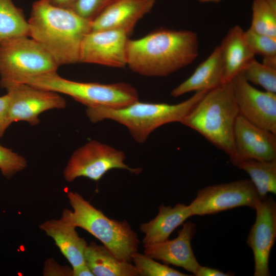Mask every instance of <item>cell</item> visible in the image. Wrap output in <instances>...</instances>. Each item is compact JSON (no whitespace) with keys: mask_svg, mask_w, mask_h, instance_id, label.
<instances>
[{"mask_svg":"<svg viewBox=\"0 0 276 276\" xmlns=\"http://www.w3.org/2000/svg\"><path fill=\"white\" fill-rule=\"evenodd\" d=\"M125 158L122 151L93 140L73 153L64 169L63 176L68 182L79 177L98 181L113 169H126L135 174L141 172V168H130L125 164Z\"/></svg>","mask_w":276,"mask_h":276,"instance_id":"ba28073f","label":"cell"},{"mask_svg":"<svg viewBox=\"0 0 276 276\" xmlns=\"http://www.w3.org/2000/svg\"><path fill=\"white\" fill-rule=\"evenodd\" d=\"M29 36L0 43V82H20L25 78L57 71L51 56Z\"/></svg>","mask_w":276,"mask_h":276,"instance_id":"52a82bcc","label":"cell"},{"mask_svg":"<svg viewBox=\"0 0 276 276\" xmlns=\"http://www.w3.org/2000/svg\"><path fill=\"white\" fill-rule=\"evenodd\" d=\"M29 36L28 20L13 0H0V43L18 36Z\"/></svg>","mask_w":276,"mask_h":276,"instance_id":"603a6c76","label":"cell"},{"mask_svg":"<svg viewBox=\"0 0 276 276\" xmlns=\"http://www.w3.org/2000/svg\"><path fill=\"white\" fill-rule=\"evenodd\" d=\"M244 36L255 55L263 57L276 56V37L257 33L250 28L244 31Z\"/></svg>","mask_w":276,"mask_h":276,"instance_id":"4316f807","label":"cell"},{"mask_svg":"<svg viewBox=\"0 0 276 276\" xmlns=\"http://www.w3.org/2000/svg\"><path fill=\"white\" fill-rule=\"evenodd\" d=\"M27 167L25 157L0 144V171L3 176L10 178Z\"/></svg>","mask_w":276,"mask_h":276,"instance_id":"83f0119b","label":"cell"},{"mask_svg":"<svg viewBox=\"0 0 276 276\" xmlns=\"http://www.w3.org/2000/svg\"><path fill=\"white\" fill-rule=\"evenodd\" d=\"M192 222L183 223L178 236L172 240L144 245V254L167 264L180 267L194 275L200 266L193 251L191 242L196 229Z\"/></svg>","mask_w":276,"mask_h":276,"instance_id":"9a60e30c","label":"cell"},{"mask_svg":"<svg viewBox=\"0 0 276 276\" xmlns=\"http://www.w3.org/2000/svg\"><path fill=\"white\" fill-rule=\"evenodd\" d=\"M50 4L59 7L71 9L78 0H45Z\"/></svg>","mask_w":276,"mask_h":276,"instance_id":"d6a6232c","label":"cell"},{"mask_svg":"<svg viewBox=\"0 0 276 276\" xmlns=\"http://www.w3.org/2000/svg\"><path fill=\"white\" fill-rule=\"evenodd\" d=\"M20 83L68 95L87 107L121 108L139 100L137 91L129 84L74 81L61 77L56 71L30 77Z\"/></svg>","mask_w":276,"mask_h":276,"instance_id":"8992f818","label":"cell"},{"mask_svg":"<svg viewBox=\"0 0 276 276\" xmlns=\"http://www.w3.org/2000/svg\"><path fill=\"white\" fill-rule=\"evenodd\" d=\"M85 263L94 276H137L131 262L117 259L104 245L92 242L86 247Z\"/></svg>","mask_w":276,"mask_h":276,"instance_id":"44dd1931","label":"cell"},{"mask_svg":"<svg viewBox=\"0 0 276 276\" xmlns=\"http://www.w3.org/2000/svg\"><path fill=\"white\" fill-rule=\"evenodd\" d=\"M255 209L256 218L247 239L255 260V276H268L269 259L276 238V203L267 195L261 198Z\"/></svg>","mask_w":276,"mask_h":276,"instance_id":"7c38bea8","label":"cell"},{"mask_svg":"<svg viewBox=\"0 0 276 276\" xmlns=\"http://www.w3.org/2000/svg\"><path fill=\"white\" fill-rule=\"evenodd\" d=\"M196 33L162 28L127 44V65L133 72L166 77L192 63L199 55Z\"/></svg>","mask_w":276,"mask_h":276,"instance_id":"6da1fadb","label":"cell"},{"mask_svg":"<svg viewBox=\"0 0 276 276\" xmlns=\"http://www.w3.org/2000/svg\"><path fill=\"white\" fill-rule=\"evenodd\" d=\"M189 205L177 203L174 207L162 204L157 215L148 222L140 225V229L144 234V245L165 241L180 225L192 216Z\"/></svg>","mask_w":276,"mask_h":276,"instance_id":"d6986e66","label":"cell"},{"mask_svg":"<svg viewBox=\"0 0 276 276\" xmlns=\"http://www.w3.org/2000/svg\"><path fill=\"white\" fill-rule=\"evenodd\" d=\"M155 3V0H116L91 21L92 30H119L129 34Z\"/></svg>","mask_w":276,"mask_h":276,"instance_id":"2e32d148","label":"cell"},{"mask_svg":"<svg viewBox=\"0 0 276 276\" xmlns=\"http://www.w3.org/2000/svg\"><path fill=\"white\" fill-rule=\"evenodd\" d=\"M230 83L239 114L252 124L276 134V94L256 88L241 73Z\"/></svg>","mask_w":276,"mask_h":276,"instance_id":"8fae6325","label":"cell"},{"mask_svg":"<svg viewBox=\"0 0 276 276\" xmlns=\"http://www.w3.org/2000/svg\"><path fill=\"white\" fill-rule=\"evenodd\" d=\"M9 97L11 123L26 121L32 126L40 122L42 112L53 109H64L65 100L57 93L39 88L27 83L0 82Z\"/></svg>","mask_w":276,"mask_h":276,"instance_id":"30bf717a","label":"cell"},{"mask_svg":"<svg viewBox=\"0 0 276 276\" xmlns=\"http://www.w3.org/2000/svg\"><path fill=\"white\" fill-rule=\"evenodd\" d=\"M250 28L257 33L276 37V6L266 0H253Z\"/></svg>","mask_w":276,"mask_h":276,"instance_id":"cb8c5ba5","label":"cell"},{"mask_svg":"<svg viewBox=\"0 0 276 276\" xmlns=\"http://www.w3.org/2000/svg\"><path fill=\"white\" fill-rule=\"evenodd\" d=\"M262 63L269 67L276 68V56L263 57Z\"/></svg>","mask_w":276,"mask_h":276,"instance_id":"836d02e7","label":"cell"},{"mask_svg":"<svg viewBox=\"0 0 276 276\" xmlns=\"http://www.w3.org/2000/svg\"><path fill=\"white\" fill-rule=\"evenodd\" d=\"M67 197L73 211L64 209L62 216L98 239L117 259L132 262L140 241L128 222L108 218L77 192H69Z\"/></svg>","mask_w":276,"mask_h":276,"instance_id":"5b68a950","label":"cell"},{"mask_svg":"<svg viewBox=\"0 0 276 276\" xmlns=\"http://www.w3.org/2000/svg\"><path fill=\"white\" fill-rule=\"evenodd\" d=\"M39 227L54 240L72 268L85 263L84 251L87 245L86 242L78 235L76 227L63 216L59 219L47 220Z\"/></svg>","mask_w":276,"mask_h":276,"instance_id":"e0dca14e","label":"cell"},{"mask_svg":"<svg viewBox=\"0 0 276 276\" xmlns=\"http://www.w3.org/2000/svg\"><path fill=\"white\" fill-rule=\"evenodd\" d=\"M230 82L208 90L181 121L233 159L234 129L239 116Z\"/></svg>","mask_w":276,"mask_h":276,"instance_id":"3957f363","label":"cell"},{"mask_svg":"<svg viewBox=\"0 0 276 276\" xmlns=\"http://www.w3.org/2000/svg\"><path fill=\"white\" fill-rule=\"evenodd\" d=\"M241 73L249 83L260 86L266 91L276 94V68L260 63L254 58L246 65Z\"/></svg>","mask_w":276,"mask_h":276,"instance_id":"d4e9b609","label":"cell"},{"mask_svg":"<svg viewBox=\"0 0 276 276\" xmlns=\"http://www.w3.org/2000/svg\"><path fill=\"white\" fill-rule=\"evenodd\" d=\"M11 123L9 110V97L6 94L0 97V139Z\"/></svg>","mask_w":276,"mask_h":276,"instance_id":"f546056e","label":"cell"},{"mask_svg":"<svg viewBox=\"0 0 276 276\" xmlns=\"http://www.w3.org/2000/svg\"><path fill=\"white\" fill-rule=\"evenodd\" d=\"M233 165L250 176L261 198L269 193L276 194V159L270 160L246 159Z\"/></svg>","mask_w":276,"mask_h":276,"instance_id":"7402d4cb","label":"cell"},{"mask_svg":"<svg viewBox=\"0 0 276 276\" xmlns=\"http://www.w3.org/2000/svg\"><path fill=\"white\" fill-rule=\"evenodd\" d=\"M116 0H78L71 8L83 18L92 21Z\"/></svg>","mask_w":276,"mask_h":276,"instance_id":"f1b7e54d","label":"cell"},{"mask_svg":"<svg viewBox=\"0 0 276 276\" xmlns=\"http://www.w3.org/2000/svg\"><path fill=\"white\" fill-rule=\"evenodd\" d=\"M261 198L250 179H240L200 189L189 206L193 216H202L242 206L255 209Z\"/></svg>","mask_w":276,"mask_h":276,"instance_id":"9c48e42d","label":"cell"},{"mask_svg":"<svg viewBox=\"0 0 276 276\" xmlns=\"http://www.w3.org/2000/svg\"><path fill=\"white\" fill-rule=\"evenodd\" d=\"M223 67L219 46L196 68L192 75L171 92L177 97L191 91L210 90L223 83Z\"/></svg>","mask_w":276,"mask_h":276,"instance_id":"ffe728a7","label":"cell"},{"mask_svg":"<svg viewBox=\"0 0 276 276\" xmlns=\"http://www.w3.org/2000/svg\"><path fill=\"white\" fill-rule=\"evenodd\" d=\"M200 3H206V2H215V3H218L221 0H197Z\"/></svg>","mask_w":276,"mask_h":276,"instance_id":"e575fe53","label":"cell"},{"mask_svg":"<svg viewBox=\"0 0 276 276\" xmlns=\"http://www.w3.org/2000/svg\"><path fill=\"white\" fill-rule=\"evenodd\" d=\"M234 164L246 159H276V134L260 128L239 115L235 126Z\"/></svg>","mask_w":276,"mask_h":276,"instance_id":"5bb4252c","label":"cell"},{"mask_svg":"<svg viewBox=\"0 0 276 276\" xmlns=\"http://www.w3.org/2000/svg\"><path fill=\"white\" fill-rule=\"evenodd\" d=\"M128 35L119 30H91L82 42L79 62L125 66Z\"/></svg>","mask_w":276,"mask_h":276,"instance_id":"4fadbf2b","label":"cell"},{"mask_svg":"<svg viewBox=\"0 0 276 276\" xmlns=\"http://www.w3.org/2000/svg\"><path fill=\"white\" fill-rule=\"evenodd\" d=\"M73 276H94L89 267L84 263L77 267L72 268Z\"/></svg>","mask_w":276,"mask_h":276,"instance_id":"1f68e13d","label":"cell"},{"mask_svg":"<svg viewBox=\"0 0 276 276\" xmlns=\"http://www.w3.org/2000/svg\"><path fill=\"white\" fill-rule=\"evenodd\" d=\"M28 22L29 36L51 56L58 66L79 62L82 42L92 30L91 21L71 9L37 0L32 5Z\"/></svg>","mask_w":276,"mask_h":276,"instance_id":"7a4b0ae2","label":"cell"},{"mask_svg":"<svg viewBox=\"0 0 276 276\" xmlns=\"http://www.w3.org/2000/svg\"><path fill=\"white\" fill-rule=\"evenodd\" d=\"M132 261L134 263L139 275L141 276H188L166 265L154 261L144 254L137 252L132 256Z\"/></svg>","mask_w":276,"mask_h":276,"instance_id":"484cf974","label":"cell"},{"mask_svg":"<svg viewBox=\"0 0 276 276\" xmlns=\"http://www.w3.org/2000/svg\"><path fill=\"white\" fill-rule=\"evenodd\" d=\"M219 46L223 67V83L231 82L255 58L245 40L244 31L238 25L229 30Z\"/></svg>","mask_w":276,"mask_h":276,"instance_id":"ac0fdd59","label":"cell"},{"mask_svg":"<svg viewBox=\"0 0 276 276\" xmlns=\"http://www.w3.org/2000/svg\"><path fill=\"white\" fill-rule=\"evenodd\" d=\"M208 91H196L187 100L175 104L137 100L121 108L87 107L86 113L92 123L111 120L123 125L137 143L143 144L160 126L170 123H180Z\"/></svg>","mask_w":276,"mask_h":276,"instance_id":"277c9868","label":"cell"},{"mask_svg":"<svg viewBox=\"0 0 276 276\" xmlns=\"http://www.w3.org/2000/svg\"><path fill=\"white\" fill-rule=\"evenodd\" d=\"M234 275L229 272L225 273L217 269L200 266L194 274L196 276H230Z\"/></svg>","mask_w":276,"mask_h":276,"instance_id":"4dcf8cb0","label":"cell"}]
</instances>
